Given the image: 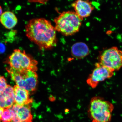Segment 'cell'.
Instances as JSON below:
<instances>
[{
    "label": "cell",
    "instance_id": "obj_13",
    "mask_svg": "<svg viewBox=\"0 0 122 122\" xmlns=\"http://www.w3.org/2000/svg\"><path fill=\"white\" fill-rule=\"evenodd\" d=\"M72 56L76 58H83L89 54V50L87 46L82 42L77 43L72 46L71 48Z\"/></svg>",
    "mask_w": 122,
    "mask_h": 122
},
{
    "label": "cell",
    "instance_id": "obj_14",
    "mask_svg": "<svg viewBox=\"0 0 122 122\" xmlns=\"http://www.w3.org/2000/svg\"><path fill=\"white\" fill-rule=\"evenodd\" d=\"M15 117L14 112L11 108L4 109L1 117V122H13Z\"/></svg>",
    "mask_w": 122,
    "mask_h": 122
},
{
    "label": "cell",
    "instance_id": "obj_4",
    "mask_svg": "<svg viewBox=\"0 0 122 122\" xmlns=\"http://www.w3.org/2000/svg\"><path fill=\"white\" fill-rule=\"evenodd\" d=\"M8 72L16 85L29 92L36 89L38 83V75L36 71L31 70H18L10 67Z\"/></svg>",
    "mask_w": 122,
    "mask_h": 122
},
{
    "label": "cell",
    "instance_id": "obj_17",
    "mask_svg": "<svg viewBox=\"0 0 122 122\" xmlns=\"http://www.w3.org/2000/svg\"><path fill=\"white\" fill-rule=\"evenodd\" d=\"M2 13V7H1V6L0 5V17Z\"/></svg>",
    "mask_w": 122,
    "mask_h": 122
},
{
    "label": "cell",
    "instance_id": "obj_6",
    "mask_svg": "<svg viewBox=\"0 0 122 122\" xmlns=\"http://www.w3.org/2000/svg\"><path fill=\"white\" fill-rule=\"evenodd\" d=\"M99 63L113 72L122 66V53L116 48L104 51L100 56Z\"/></svg>",
    "mask_w": 122,
    "mask_h": 122
},
{
    "label": "cell",
    "instance_id": "obj_15",
    "mask_svg": "<svg viewBox=\"0 0 122 122\" xmlns=\"http://www.w3.org/2000/svg\"><path fill=\"white\" fill-rule=\"evenodd\" d=\"M8 85L6 79L3 76H0V95L7 87Z\"/></svg>",
    "mask_w": 122,
    "mask_h": 122
},
{
    "label": "cell",
    "instance_id": "obj_5",
    "mask_svg": "<svg viewBox=\"0 0 122 122\" xmlns=\"http://www.w3.org/2000/svg\"><path fill=\"white\" fill-rule=\"evenodd\" d=\"M7 61L10 67L16 70L36 71L37 70V61L24 50L17 49L14 50Z\"/></svg>",
    "mask_w": 122,
    "mask_h": 122
},
{
    "label": "cell",
    "instance_id": "obj_16",
    "mask_svg": "<svg viewBox=\"0 0 122 122\" xmlns=\"http://www.w3.org/2000/svg\"><path fill=\"white\" fill-rule=\"evenodd\" d=\"M4 109H2V108L0 107V122H1V115L3 113V111Z\"/></svg>",
    "mask_w": 122,
    "mask_h": 122
},
{
    "label": "cell",
    "instance_id": "obj_7",
    "mask_svg": "<svg viewBox=\"0 0 122 122\" xmlns=\"http://www.w3.org/2000/svg\"><path fill=\"white\" fill-rule=\"evenodd\" d=\"M114 73L113 71L99 63H96L95 68L88 76L87 83L91 87L95 88L100 82L112 77Z\"/></svg>",
    "mask_w": 122,
    "mask_h": 122
},
{
    "label": "cell",
    "instance_id": "obj_3",
    "mask_svg": "<svg viewBox=\"0 0 122 122\" xmlns=\"http://www.w3.org/2000/svg\"><path fill=\"white\" fill-rule=\"evenodd\" d=\"M82 20L75 12H63L54 19L55 28L64 36H71L79 31Z\"/></svg>",
    "mask_w": 122,
    "mask_h": 122
},
{
    "label": "cell",
    "instance_id": "obj_11",
    "mask_svg": "<svg viewBox=\"0 0 122 122\" xmlns=\"http://www.w3.org/2000/svg\"><path fill=\"white\" fill-rule=\"evenodd\" d=\"M14 90L15 103L23 106L30 104L32 101L30 98L29 92L22 89L17 85H15L13 87Z\"/></svg>",
    "mask_w": 122,
    "mask_h": 122
},
{
    "label": "cell",
    "instance_id": "obj_10",
    "mask_svg": "<svg viewBox=\"0 0 122 122\" xmlns=\"http://www.w3.org/2000/svg\"><path fill=\"white\" fill-rule=\"evenodd\" d=\"M15 104L14 88L10 85L0 95V107L2 109H8L12 107Z\"/></svg>",
    "mask_w": 122,
    "mask_h": 122
},
{
    "label": "cell",
    "instance_id": "obj_2",
    "mask_svg": "<svg viewBox=\"0 0 122 122\" xmlns=\"http://www.w3.org/2000/svg\"><path fill=\"white\" fill-rule=\"evenodd\" d=\"M114 109L113 105L110 102L102 97H96L90 102L88 112L95 122H109Z\"/></svg>",
    "mask_w": 122,
    "mask_h": 122
},
{
    "label": "cell",
    "instance_id": "obj_8",
    "mask_svg": "<svg viewBox=\"0 0 122 122\" xmlns=\"http://www.w3.org/2000/svg\"><path fill=\"white\" fill-rule=\"evenodd\" d=\"M11 108L15 115L13 122H32L33 117L30 104L20 106L15 103Z\"/></svg>",
    "mask_w": 122,
    "mask_h": 122
},
{
    "label": "cell",
    "instance_id": "obj_18",
    "mask_svg": "<svg viewBox=\"0 0 122 122\" xmlns=\"http://www.w3.org/2000/svg\"></svg>",
    "mask_w": 122,
    "mask_h": 122
},
{
    "label": "cell",
    "instance_id": "obj_1",
    "mask_svg": "<svg viewBox=\"0 0 122 122\" xmlns=\"http://www.w3.org/2000/svg\"><path fill=\"white\" fill-rule=\"evenodd\" d=\"M27 38L41 50L50 49L57 44L56 30L50 21L44 18L30 20L25 26Z\"/></svg>",
    "mask_w": 122,
    "mask_h": 122
},
{
    "label": "cell",
    "instance_id": "obj_9",
    "mask_svg": "<svg viewBox=\"0 0 122 122\" xmlns=\"http://www.w3.org/2000/svg\"><path fill=\"white\" fill-rule=\"evenodd\" d=\"M75 13L80 19L88 17L94 10L91 2L88 1L79 0L75 1L72 4Z\"/></svg>",
    "mask_w": 122,
    "mask_h": 122
},
{
    "label": "cell",
    "instance_id": "obj_12",
    "mask_svg": "<svg viewBox=\"0 0 122 122\" xmlns=\"http://www.w3.org/2000/svg\"><path fill=\"white\" fill-rule=\"evenodd\" d=\"M18 22L16 15L11 12H5L0 17V22L7 29L10 30L14 28L17 24Z\"/></svg>",
    "mask_w": 122,
    "mask_h": 122
}]
</instances>
